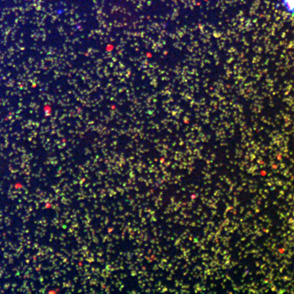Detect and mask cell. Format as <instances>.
I'll list each match as a JSON object with an SVG mask.
<instances>
[{
  "mask_svg": "<svg viewBox=\"0 0 294 294\" xmlns=\"http://www.w3.org/2000/svg\"><path fill=\"white\" fill-rule=\"evenodd\" d=\"M282 2L287 12L294 14V0H282Z\"/></svg>",
  "mask_w": 294,
  "mask_h": 294,
  "instance_id": "cell-1",
  "label": "cell"
}]
</instances>
